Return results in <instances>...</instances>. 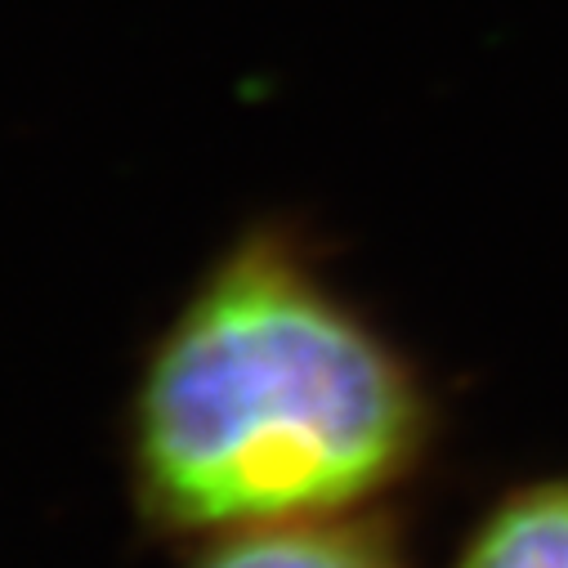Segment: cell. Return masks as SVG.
Segmentation results:
<instances>
[{
  "label": "cell",
  "instance_id": "3957f363",
  "mask_svg": "<svg viewBox=\"0 0 568 568\" xmlns=\"http://www.w3.org/2000/svg\"><path fill=\"white\" fill-rule=\"evenodd\" d=\"M457 568H568V479L510 493L479 524Z\"/></svg>",
  "mask_w": 568,
  "mask_h": 568
},
{
  "label": "cell",
  "instance_id": "6da1fadb",
  "mask_svg": "<svg viewBox=\"0 0 568 568\" xmlns=\"http://www.w3.org/2000/svg\"><path fill=\"white\" fill-rule=\"evenodd\" d=\"M416 367L282 233L242 237L158 336L130 407L144 515L242 532L354 515L416 470Z\"/></svg>",
  "mask_w": 568,
  "mask_h": 568
},
{
  "label": "cell",
  "instance_id": "7a4b0ae2",
  "mask_svg": "<svg viewBox=\"0 0 568 568\" xmlns=\"http://www.w3.org/2000/svg\"><path fill=\"white\" fill-rule=\"evenodd\" d=\"M193 568H403L394 532L358 515L224 532Z\"/></svg>",
  "mask_w": 568,
  "mask_h": 568
}]
</instances>
